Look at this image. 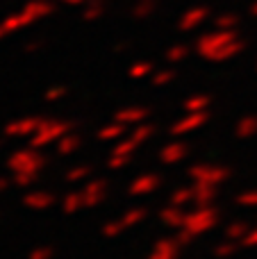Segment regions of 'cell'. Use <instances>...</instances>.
Segmentation results:
<instances>
[{
	"label": "cell",
	"mask_w": 257,
	"mask_h": 259,
	"mask_svg": "<svg viewBox=\"0 0 257 259\" xmlns=\"http://www.w3.org/2000/svg\"><path fill=\"white\" fill-rule=\"evenodd\" d=\"M209 114L207 112H187V116H182L180 121H176L171 125V134L173 137H182V134H189L194 130L203 127L207 123Z\"/></svg>",
	"instance_id": "ba28073f"
},
{
	"label": "cell",
	"mask_w": 257,
	"mask_h": 259,
	"mask_svg": "<svg viewBox=\"0 0 257 259\" xmlns=\"http://www.w3.org/2000/svg\"><path fill=\"white\" fill-rule=\"evenodd\" d=\"M41 46H44L41 41H27V44H25V53H34V50H39Z\"/></svg>",
	"instance_id": "ee69618b"
},
{
	"label": "cell",
	"mask_w": 257,
	"mask_h": 259,
	"mask_svg": "<svg viewBox=\"0 0 257 259\" xmlns=\"http://www.w3.org/2000/svg\"><path fill=\"white\" fill-rule=\"evenodd\" d=\"M3 36H7V30H5V25L0 23V39H3Z\"/></svg>",
	"instance_id": "c3c4849f"
},
{
	"label": "cell",
	"mask_w": 257,
	"mask_h": 259,
	"mask_svg": "<svg viewBox=\"0 0 257 259\" xmlns=\"http://www.w3.org/2000/svg\"><path fill=\"white\" fill-rule=\"evenodd\" d=\"M217 221H219V211L203 205L196 211L185 216V225H182V228H187L191 234H203V232H207V230H212L214 225H217Z\"/></svg>",
	"instance_id": "277c9868"
},
{
	"label": "cell",
	"mask_w": 257,
	"mask_h": 259,
	"mask_svg": "<svg viewBox=\"0 0 257 259\" xmlns=\"http://www.w3.org/2000/svg\"><path fill=\"white\" fill-rule=\"evenodd\" d=\"M180 243L176 241V237L173 239H159L157 243L153 246V250H150L148 259H178L180 257Z\"/></svg>",
	"instance_id": "7c38bea8"
},
{
	"label": "cell",
	"mask_w": 257,
	"mask_h": 259,
	"mask_svg": "<svg viewBox=\"0 0 257 259\" xmlns=\"http://www.w3.org/2000/svg\"><path fill=\"white\" fill-rule=\"evenodd\" d=\"M159 0H137L135 5H132V16L135 18H148L150 14L157 9Z\"/></svg>",
	"instance_id": "d4e9b609"
},
{
	"label": "cell",
	"mask_w": 257,
	"mask_h": 259,
	"mask_svg": "<svg viewBox=\"0 0 257 259\" xmlns=\"http://www.w3.org/2000/svg\"><path fill=\"white\" fill-rule=\"evenodd\" d=\"M127 48H130V44H127V41H123V44H116V48H114V50H116V53H121V50H127Z\"/></svg>",
	"instance_id": "f6af8a7d"
},
{
	"label": "cell",
	"mask_w": 257,
	"mask_h": 259,
	"mask_svg": "<svg viewBox=\"0 0 257 259\" xmlns=\"http://www.w3.org/2000/svg\"><path fill=\"white\" fill-rule=\"evenodd\" d=\"M105 12V0H87L84 5H82V18L84 21H96V18H100Z\"/></svg>",
	"instance_id": "603a6c76"
},
{
	"label": "cell",
	"mask_w": 257,
	"mask_h": 259,
	"mask_svg": "<svg viewBox=\"0 0 257 259\" xmlns=\"http://www.w3.org/2000/svg\"><path fill=\"white\" fill-rule=\"evenodd\" d=\"M194 191H196V205L198 207L209 205V202L217 198V189H214V184H209V182H196Z\"/></svg>",
	"instance_id": "d6986e66"
},
{
	"label": "cell",
	"mask_w": 257,
	"mask_h": 259,
	"mask_svg": "<svg viewBox=\"0 0 257 259\" xmlns=\"http://www.w3.org/2000/svg\"><path fill=\"white\" fill-rule=\"evenodd\" d=\"M59 3H64V5H84L87 0H59Z\"/></svg>",
	"instance_id": "bcb514c9"
},
{
	"label": "cell",
	"mask_w": 257,
	"mask_h": 259,
	"mask_svg": "<svg viewBox=\"0 0 257 259\" xmlns=\"http://www.w3.org/2000/svg\"><path fill=\"white\" fill-rule=\"evenodd\" d=\"M194 237H196V234H191V232H189V230H187V228H178V234H176V241H178V243H180V246H182V248H185V246H189V243H191V241H194Z\"/></svg>",
	"instance_id": "60d3db41"
},
{
	"label": "cell",
	"mask_w": 257,
	"mask_h": 259,
	"mask_svg": "<svg viewBox=\"0 0 257 259\" xmlns=\"http://www.w3.org/2000/svg\"><path fill=\"white\" fill-rule=\"evenodd\" d=\"M7 187H9V180L7 178H0V193H3Z\"/></svg>",
	"instance_id": "7dc6e473"
},
{
	"label": "cell",
	"mask_w": 257,
	"mask_h": 259,
	"mask_svg": "<svg viewBox=\"0 0 257 259\" xmlns=\"http://www.w3.org/2000/svg\"><path fill=\"white\" fill-rule=\"evenodd\" d=\"M105 193H107V180L103 178H94L84 184L82 189V198H84V207H96L105 200Z\"/></svg>",
	"instance_id": "9c48e42d"
},
{
	"label": "cell",
	"mask_w": 257,
	"mask_h": 259,
	"mask_svg": "<svg viewBox=\"0 0 257 259\" xmlns=\"http://www.w3.org/2000/svg\"><path fill=\"white\" fill-rule=\"evenodd\" d=\"M91 175V166L82 164V166H75V168H71L66 173V180L68 182H82V180H87Z\"/></svg>",
	"instance_id": "836d02e7"
},
{
	"label": "cell",
	"mask_w": 257,
	"mask_h": 259,
	"mask_svg": "<svg viewBox=\"0 0 257 259\" xmlns=\"http://www.w3.org/2000/svg\"><path fill=\"white\" fill-rule=\"evenodd\" d=\"M150 80H153V84H155V87H164V84H168V82L176 80V71H173V68L155 71L153 75H150Z\"/></svg>",
	"instance_id": "1f68e13d"
},
{
	"label": "cell",
	"mask_w": 257,
	"mask_h": 259,
	"mask_svg": "<svg viewBox=\"0 0 257 259\" xmlns=\"http://www.w3.org/2000/svg\"><path fill=\"white\" fill-rule=\"evenodd\" d=\"M187 175H189V178L194 180V182H209V184H219V182H223V180H228L230 170H228L226 166L196 164V166H191V168L187 170Z\"/></svg>",
	"instance_id": "5b68a950"
},
{
	"label": "cell",
	"mask_w": 257,
	"mask_h": 259,
	"mask_svg": "<svg viewBox=\"0 0 257 259\" xmlns=\"http://www.w3.org/2000/svg\"><path fill=\"white\" fill-rule=\"evenodd\" d=\"M125 230H127V228L123 225L121 219H118V221H109V223L103 225V234H105V237H109V239H114V237H118V234H123Z\"/></svg>",
	"instance_id": "e575fe53"
},
{
	"label": "cell",
	"mask_w": 257,
	"mask_h": 259,
	"mask_svg": "<svg viewBox=\"0 0 257 259\" xmlns=\"http://www.w3.org/2000/svg\"><path fill=\"white\" fill-rule=\"evenodd\" d=\"M0 23L5 25L7 34H14V32H21V30H25L27 25H32V23H34V18H32V14L27 12V9H21V12L7 14V16H5Z\"/></svg>",
	"instance_id": "4fadbf2b"
},
{
	"label": "cell",
	"mask_w": 257,
	"mask_h": 259,
	"mask_svg": "<svg viewBox=\"0 0 257 259\" xmlns=\"http://www.w3.org/2000/svg\"><path fill=\"white\" fill-rule=\"evenodd\" d=\"M41 121H44L41 116L16 118V121H12V123H7V125H5V137H9V139H21V137L30 139L32 134L36 132V127H39Z\"/></svg>",
	"instance_id": "52a82bcc"
},
{
	"label": "cell",
	"mask_w": 257,
	"mask_h": 259,
	"mask_svg": "<svg viewBox=\"0 0 257 259\" xmlns=\"http://www.w3.org/2000/svg\"><path fill=\"white\" fill-rule=\"evenodd\" d=\"M66 94H68L66 87H50V89L44 94V98L48 100V103H57V100H62Z\"/></svg>",
	"instance_id": "74e56055"
},
{
	"label": "cell",
	"mask_w": 257,
	"mask_h": 259,
	"mask_svg": "<svg viewBox=\"0 0 257 259\" xmlns=\"http://www.w3.org/2000/svg\"><path fill=\"white\" fill-rule=\"evenodd\" d=\"M235 250H237V246L235 243H230V241L219 243V246L214 248V252H217L219 257H230V255H235Z\"/></svg>",
	"instance_id": "b9f144b4"
},
{
	"label": "cell",
	"mask_w": 257,
	"mask_h": 259,
	"mask_svg": "<svg viewBox=\"0 0 257 259\" xmlns=\"http://www.w3.org/2000/svg\"><path fill=\"white\" fill-rule=\"evenodd\" d=\"M80 146H82V137H80V134L68 132L66 137H62L57 141V152H59V155H71V152H75Z\"/></svg>",
	"instance_id": "ffe728a7"
},
{
	"label": "cell",
	"mask_w": 257,
	"mask_h": 259,
	"mask_svg": "<svg viewBox=\"0 0 257 259\" xmlns=\"http://www.w3.org/2000/svg\"><path fill=\"white\" fill-rule=\"evenodd\" d=\"M146 216H148V209H146V207H132V209H127L125 214L121 216V221H123V225L130 230V228H135V225L144 223Z\"/></svg>",
	"instance_id": "7402d4cb"
},
{
	"label": "cell",
	"mask_w": 257,
	"mask_h": 259,
	"mask_svg": "<svg viewBox=\"0 0 257 259\" xmlns=\"http://www.w3.org/2000/svg\"><path fill=\"white\" fill-rule=\"evenodd\" d=\"M168 200H171V205L182 207V205H187V202L196 200V191H194V187H182V189H178V191H173Z\"/></svg>",
	"instance_id": "484cf974"
},
{
	"label": "cell",
	"mask_w": 257,
	"mask_h": 259,
	"mask_svg": "<svg viewBox=\"0 0 257 259\" xmlns=\"http://www.w3.org/2000/svg\"><path fill=\"white\" fill-rule=\"evenodd\" d=\"M39 180V173H14V184L18 187H32Z\"/></svg>",
	"instance_id": "d590c367"
},
{
	"label": "cell",
	"mask_w": 257,
	"mask_h": 259,
	"mask_svg": "<svg viewBox=\"0 0 257 259\" xmlns=\"http://www.w3.org/2000/svg\"><path fill=\"white\" fill-rule=\"evenodd\" d=\"M23 9H27L34 21H41V18L50 16V14L55 12V5L50 3V0H27V3L23 5Z\"/></svg>",
	"instance_id": "e0dca14e"
},
{
	"label": "cell",
	"mask_w": 257,
	"mask_h": 259,
	"mask_svg": "<svg viewBox=\"0 0 257 259\" xmlns=\"http://www.w3.org/2000/svg\"><path fill=\"white\" fill-rule=\"evenodd\" d=\"M155 132H157V127H155L153 123H139V125H135V130L130 132V137L141 146V143H146L148 139H153Z\"/></svg>",
	"instance_id": "cb8c5ba5"
},
{
	"label": "cell",
	"mask_w": 257,
	"mask_h": 259,
	"mask_svg": "<svg viewBox=\"0 0 257 259\" xmlns=\"http://www.w3.org/2000/svg\"><path fill=\"white\" fill-rule=\"evenodd\" d=\"M214 23H217L219 30H235L237 23H239V16L232 14V12H226V14H221V16H217Z\"/></svg>",
	"instance_id": "4dcf8cb0"
},
{
	"label": "cell",
	"mask_w": 257,
	"mask_h": 259,
	"mask_svg": "<svg viewBox=\"0 0 257 259\" xmlns=\"http://www.w3.org/2000/svg\"><path fill=\"white\" fill-rule=\"evenodd\" d=\"M187 55H189V48H187L185 44H178V46H171V48L166 50V59L168 62H182V59H187Z\"/></svg>",
	"instance_id": "d6a6232c"
},
{
	"label": "cell",
	"mask_w": 257,
	"mask_h": 259,
	"mask_svg": "<svg viewBox=\"0 0 257 259\" xmlns=\"http://www.w3.org/2000/svg\"><path fill=\"white\" fill-rule=\"evenodd\" d=\"M155 73V66L150 62H137L130 66V71H127V75L132 77V80H141V77H148Z\"/></svg>",
	"instance_id": "83f0119b"
},
{
	"label": "cell",
	"mask_w": 257,
	"mask_h": 259,
	"mask_svg": "<svg viewBox=\"0 0 257 259\" xmlns=\"http://www.w3.org/2000/svg\"><path fill=\"white\" fill-rule=\"evenodd\" d=\"M46 161L48 159L39 152V148L27 146V148H21V150H14L7 166L12 168V173H41Z\"/></svg>",
	"instance_id": "3957f363"
},
{
	"label": "cell",
	"mask_w": 257,
	"mask_h": 259,
	"mask_svg": "<svg viewBox=\"0 0 257 259\" xmlns=\"http://www.w3.org/2000/svg\"><path fill=\"white\" fill-rule=\"evenodd\" d=\"M226 234L230 239H241V237H246V234H248V228H246V223H235V225H230V228H228Z\"/></svg>",
	"instance_id": "f35d334b"
},
{
	"label": "cell",
	"mask_w": 257,
	"mask_h": 259,
	"mask_svg": "<svg viewBox=\"0 0 257 259\" xmlns=\"http://www.w3.org/2000/svg\"><path fill=\"white\" fill-rule=\"evenodd\" d=\"M244 50V41L235 30H219L200 34L196 41V53L209 62H226Z\"/></svg>",
	"instance_id": "6da1fadb"
},
{
	"label": "cell",
	"mask_w": 257,
	"mask_h": 259,
	"mask_svg": "<svg viewBox=\"0 0 257 259\" xmlns=\"http://www.w3.org/2000/svg\"><path fill=\"white\" fill-rule=\"evenodd\" d=\"M207 107H209V96L198 94V96H191V98L185 100L187 112H207Z\"/></svg>",
	"instance_id": "4316f807"
},
{
	"label": "cell",
	"mask_w": 257,
	"mask_h": 259,
	"mask_svg": "<svg viewBox=\"0 0 257 259\" xmlns=\"http://www.w3.org/2000/svg\"><path fill=\"white\" fill-rule=\"evenodd\" d=\"M187 152H189V148H187L185 141H171L159 150V159L164 164H178V161H182L187 157Z\"/></svg>",
	"instance_id": "5bb4252c"
},
{
	"label": "cell",
	"mask_w": 257,
	"mask_h": 259,
	"mask_svg": "<svg viewBox=\"0 0 257 259\" xmlns=\"http://www.w3.org/2000/svg\"><path fill=\"white\" fill-rule=\"evenodd\" d=\"M257 132V118L255 116H246L239 121V125H237V137L239 139H248L250 134Z\"/></svg>",
	"instance_id": "f1b7e54d"
},
{
	"label": "cell",
	"mask_w": 257,
	"mask_h": 259,
	"mask_svg": "<svg viewBox=\"0 0 257 259\" xmlns=\"http://www.w3.org/2000/svg\"><path fill=\"white\" fill-rule=\"evenodd\" d=\"M239 205H257V191L239 196Z\"/></svg>",
	"instance_id": "7bdbcfd3"
},
{
	"label": "cell",
	"mask_w": 257,
	"mask_h": 259,
	"mask_svg": "<svg viewBox=\"0 0 257 259\" xmlns=\"http://www.w3.org/2000/svg\"><path fill=\"white\" fill-rule=\"evenodd\" d=\"M23 205L30 209H48L55 205V196L48 191H30L23 196Z\"/></svg>",
	"instance_id": "9a60e30c"
},
{
	"label": "cell",
	"mask_w": 257,
	"mask_h": 259,
	"mask_svg": "<svg viewBox=\"0 0 257 259\" xmlns=\"http://www.w3.org/2000/svg\"><path fill=\"white\" fill-rule=\"evenodd\" d=\"M250 14H253V16H257V3L250 5Z\"/></svg>",
	"instance_id": "681fc988"
},
{
	"label": "cell",
	"mask_w": 257,
	"mask_h": 259,
	"mask_svg": "<svg viewBox=\"0 0 257 259\" xmlns=\"http://www.w3.org/2000/svg\"><path fill=\"white\" fill-rule=\"evenodd\" d=\"M53 255H55V250L50 246H41V248H34L27 259H53Z\"/></svg>",
	"instance_id": "ab89813d"
},
{
	"label": "cell",
	"mask_w": 257,
	"mask_h": 259,
	"mask_svg": "<svg viewBox=\"0 0 257 259\" xmlns=\"http://www.w3.org/2000/svg\"><path fill=\"white\" fill-rule=\"evenodd\" d=\"M127 127L130 125H125V123H121V121H112L109 125L100 127L96 137H98L100 141H118V139H123V134L127 132Z\"/></svg>",
	"instance_id": "ac0fdd59"
},
{
	"label": "cell",
	"mask_w": 257,
	"mask_h": 259,
	"mask_svg": "<svg viewBox=\"0 0 257 259\" xmlns=\"http://www.w3.org/2000/svg\"><path fill=\"white\" fill-rule=\"evenodd\" d=\"M75 123L71 121H59V118H44L36 127V132L30 137V146L34 148H44L50 143H57L62 137H66L68 132H73Z\"/></svg>",
	"instance_id": "7a4b0ae2"
},
{
	"label": "cell",
	"mask_w": 257,
	"mask_h": 259,
	"mask_svg": "<svg viewBox=\"0 0 257 259\" xmlns=\"http://www.w3.org/2000/svg\"><path fill=\"white\" fill-rule=\"evenodd\" d=\"M137 148H139V143L132 137H125V139H118V143L112 148V152L114 155H130L132 157V152H135Z\"/></svg>",
	"instance_id": "f546056e"
},
{
	"label": "cell",
	"mask_w": 257,
	"mask_h": 259,
	"mask_svg": "<svg viewBox=\"0 0 257 259\" xmlns=\"http://www.w3.org/2000/svg\"><path fill=\"white\" fill-rule=\"evenodd\" d=\"M150 109L148 107H141V105H132V107H123L114 114V121H121L125 125H139L148 118Z\"/></svg>",
	"instance_id": "8fae6325"
},
{
	"label": "cell",
	"mask_w": 257,
	"mask_h": 259,
	"mask_svg": "<svg viewBox=\"0 0 257 259\" xmlns=\"http://www.w3.org/2000/svg\"><path fill=\"white\" fill-rule=\"evenodd\" d=\"M130 159H132L130 155H114V152H112V155H109L107 166H109L112 170H118V168H123V166L130 164Z\"/></svg>",
	"instance_id": "8d00e7d4"
},
{
	"label": "cell",
	"mask_w": 257,
	"mask_h": 259,
	"mask_svg": "<svg viewBox=\"0 0 257 259\" xmlns=\"http://www.w3.org/2000/svg\"><path fill=\"white\" fill-rule=\"evenodd\" d=\"M7 139H9V137H3V139H0V148L5 146V141H7Z\"/></svg>",
	"instance_id": "f907efd6"
},
{
	"label": "cell",
	"mask_w": 257,
	"mask_h": 259,
	"mask_svg": "<svg viewBox=\"0 0 257 259\" xmlns=\"http://www.w3.org/2000/svg\"><path fill=\"white\" fill-rule=\"evenodd\" d=\"M159 187H162V175L144 173V175H137V178L132 180L130 187H127V193H130V196H135V198L150 196V193H155Z\"/></svg>",
	"instance_id": "8992f818"
},
{
	"label": "cell",
	"mask_w": 257,
	"mask_h": 259,
	"mask_svg": "<svg viewBox=\"0 0 257 259\" xmlns=\"http://www.w3.org/2000/svg\"><path fill=\"white\" fill-rule=\"evenodd\" d=\"M185 216L187 214H182L178 205H168V207H164V209H159V221H162L164 225H168V228H176V230L185 225Z\"/></svg>",
	"instance_id": "2e32d148"
},
{
	"label": "cell",
	"mask_w": 257,
	"mask_h": 259,
	"mask_svg": "<svg viewBox=\"0 0 257 259\" xmlns=\"http://www.w3.org/2000/svg\"><path fill=\"white\" fill-rule=\"evenodd\" d=\"M207 16H209V9H207V7H203V5L187 9V12L180 16L178 30H180V32H191V30H196L198 25H203V23L207 21Z\"/></svg>",
	"instance_id": "30bf717a"
},
{
	"label": "cell",
	"mask_w": 257,
	"mask_h": 259,
	"mask_svg": "<svg viewBox=\"0 0 257 259\" xmlns=\"http://www.w3.org/2000/svg\"><path fill=\"white\" fill-rule=\"evenodd\" d=\"M84 207V198H82V191H71L64 196L62 200V209L66 214H77V211Z\"/></svg>",
	"instance_id": "44dd1931"
}]
</instances>
